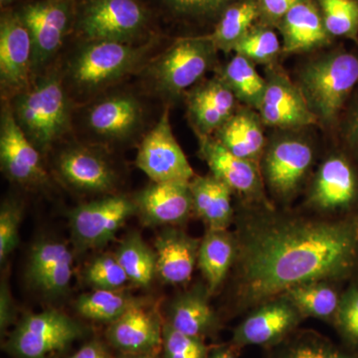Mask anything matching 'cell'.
Listing matches in <instances>:
<instances>
[{"label": "cell", "instance_id": "cell-1", "mask_svg": "<svg viewBox=\"0 0 358 358\" xmlns=\"http://www.w3.org/2000/svg\"><path fill=\"white\" fill-rule=\"evenodd\" d=\"M231 312L248 313L307 282H338L358 262V223L244 204L235 215Z\"/></svg>", "mask_w": 358, "mask_h": 358}, {"label": "cell", "instance_id": "cell-2", "mask_svg": "<svg viewBox=\"0 0 358 358\" xmlns=\"http://www.w3.org/2000/svg\"><path fill=\"white\" fill-rule=\"evenodd\" d=\"M11 110L30 143L45 154L71 124L69 99L56 74L45 75L13 98Z\"/></svg>", "mask_w": 358, "mask_h": 358}, {"label": "cell", "instance_id": "cell-3", "mask_svg": "<svg viewBox=\"0 0 358 358\" xmlns=\"http://www.w3.org/2000/svg\"><path fill=\"white\" fill-rule=\"evenodd\" d=\"M357 83V56L334 50L303 66L296 85L317 122L331 124Z\"/></svg>", "mask_w": 358, "mask_h": 358}, {"label": "cell", "instance_id": "cell-4", "mask_svg": "<svg viewBox=\"0 0 358 358\" xmlns=\"http://www.w3.org/2000/svg\"><path fill=\"white\" fill-rule=\"evenodd\" d=\"M148 49L122 42L86 41L71 60V83L84 93L109 86L136 69Z\"/></svg>", "mask_w": 358, "mask_h": 358}, {"label": "cell", "instance_id": "cell-5", "mask_svg": "<svg viewBox=\"0 0 358 358\" xmlns=\"http://www.w3.org/2000/svg\"><path fill=\"white\" fill-rule=\"evenodd\" d=\"M217 50L209 36L179 39L150 65L148 73L159 92L179 96L208 72Z\"/></svg>", "mask_w": 358, "mask_h": 358}, {"label": "cell", "instance_id": "cell-6", "mask_svg": "<svg viewBox=\"0 0 358 358\" xmlns=\"http://www.w3.org/2000/svg\"><path fill=\"white\" fill-rule=\"evenodd\" d=\"M76 21L86 41L131 43L147 27L148 15L136 0H86Z\"/></svg>", "mask_w": 358, "mask_h": 358}, {"label": "cell", "instance_id": "cell-7", "mask_svg": "<svg viewBox=\"0 0 358 358\" xmlns=\"http://www.w3.org/2000/svg\"><path fill=\"white\" fill-rule=\"evenodd\" d=\"M83 334L78 322L55 310L25 315L6 341L16 358H46L62 352Z\"/></svg>", "mask_w": 358, "mask_h": 358}, {"label": "cell", "instance_id": "cell-8", "mask_svg": "<svg viewBox=\"0 0 358 358\" xmlns=\"http://www.w3.org/2000/svg\"><path fill=\"white\" fill-rule=\"evenodd\" d=\"M315 159L312 143L299 136H282L266 145L260 167L264 182L281 202L296 196Z\"/></svg>", "mask_w": 358, "mask_h": 358}, {"label": "cell", "instance_id": "cell-9", "mask_svg": "<svg viewBox=\"0 0 358 358\" xmlns=\"http://www.w3.org/2000/svg\"><path fill=\"white\" fill-rule=\"evenodd\" d=\"M18 14L32 41L33 75L43 69L62 46L74 21L73 0H37L24 4Z\"/></svg>", "mask_w": 358, "mask_h": 358}, {"label": "cell", "instance_id": "cell-10", "mask_svg": "<svg viewBox=\"0 0 358 358\" xmlns=\"http://www.w3.org/2000/svg\"><path fill=\"white\" fill-rule=\"evenodd\" d=\"M136 214V202L124 195H110L80 205L69 213L73 239L81 250L101 248Z\"/></svg>", "mask_w": 358, "mask_h": 358}, {"label": "cell", "instance_id": "cell-11", "mask_svg": "<svg viewBox=\"0 0 358 358\" xmlns=\"http://www.w3.org/2000/svg\"><path fill=\"white\" fill-rule=\"evenodd\" d=\"M303 320L288 296L282 294L247 313L235 327L230 343L238 350L251 345L271 350L298 331Z\"/></svg>", "mask_w": 358, "mask_h": 358}, {"label": "cell", "instance_id": "cell-12", "mask_svg": "<svg viewBox=\"0 0 358 358\" xmlns=\"http://www.w3.org/2000/svg\"><path fill=\"white\" fill-rule=\"evenodd\" d=\"M136 164L152 182H190L196 176L174 136L169 110L141 141Z\"/></svg>", "mask_w": 358, "mask_h": 358}, {"label": "cell", "instance_id": "cell-13", "mask_svg": "<svg viewBox=\"0 0 358 358\" xmlns=\"http://www.w3.org/2000/svg\"><path fill=\"white\" fill-rule=\"evenodd\" d=\"M195 134L199 138V155L212 176L237 192L244 204L272 205L266 196L260 164L232 154L214 136Z\"/></svg>", "mask_w": 358, "mask_h": 358}, {"label": "cell", "instance_id": "cell-14", "mask_svg": "<svg viewBox=\"0 0 358 358\" xmlns=\"http://www.w3.org/2000/svg\"><path fill=\"white\" fill-rule=\"evenodd\" d=\"M32 41L17 11L0 20V85L2 96H15L32 84Z\"/></svg>", "mask_w": 358, "mask_h": 358}, {"label": "cell", "instance_id": "cell-15", "mask_svg": "<svg viewBox=\"0 0 358 358\" xmlns=\"http://www.w3.org/2000/svg\"><path fill=\"white\" fill-rule=\"evenodd\" d=\"M258 110L263 124L272 128L296 129L319 122L298 85L274 67L268 68Z\"/></svg>", "mask_w": 358, "mask_h": 358}, {"label": "cell", "instance_id": "cell-16", "mask_svg": "<svg viewBox=\"0 0 358 358\" xmlns=\"http://www.w3.org/2000/svg\"><path fill=\"white\" fill-rule=\"evenodd\" d=\"M0 162L4 176L17 185L32 187L46 181L39 150L28 140L7 105L2 108L0 120Z\"/></svg>", "mask_w": 358, "mask_h": 358}, {"label": "cell", "instance_id": "cell-17", "mask_svg": "<svg viewBox=\"0 0 358 358\" xmlns=\"http://www.w3.org/2000/svg\"><path fill=\"white\" fill-rule=\"evenodd\" d=\"M357 178L350 162L341 155H331L320 164L307 196L308 208L326 216L341 211L355 201Z\"/></svg>", "mask_w": 358, "mask_h": 358}, {"label": "cell", "instance_id": "cell-18", "mask_svg": "<svg viewBox=\"0 0 358 358\" xmlns=\"http://www.w3.org/2000/svg\"><path fill=\"white\" fill-rule=\"evenodd\" d=\"M73 275L72 252L58 240H40L33 245L26 268V280L33 289L49 298L63 296Z\"/></svg>", "mask_w": 358, "mask_h": 358}, {"label": "cell", "instance_id": "cell-19", "mask_svg": "<svg viewBox=\"0 0 358 358\" xmlns=\"http://www.w3.org/2000/svg\"><path fill=\"white\" fill-rule=\"evenodd\" d=\"M138 214L150 226H178L194 211L189 182H152L134 199Z\"/></svg>", "mask_w": 358, "mask_h": 358}, {"label": "cell", "instance_id": "cell-20", "mask_svg": "<svg viewBox=\"0 0 358 358\" xmlns=\"http://www.w3.org/2000/svg\"><path fill=\"white\" fill-rule=\"evenodd\" d=\"M56 169L65 182L84 192H109L117 183V176L109 160L92 148H66L58 155Z\"/></svg>", "mask_w": 358, "mask_h": 358}, {"label": "cell", "instance_id": "cell-21", "mask_svg": "<svg viewBox=\"0 0 358 358\" xmlns=\"http://www.w3.org/2000/svg\"><path fill=\"white\" fill-rule=\"evenodd\" d=\"M237 98L220 76L202 82L186 95L195 133L215 134L236 110Z\"/></svg>", "mask_w": 358, "mask_h": 358}, {"label": "cell", "instance_id": "cell-22", "mask_svg": "<svg viewBox=\"0 0 358 358\" xmlns=\"http://www.w3.org/2000/svg\"><path fill=\"white\" fill-rule=\"evenodd\" d=\"M200 242L178 226L164 227L155 242L157 275L160 281L169 285L189 282L199 260Z\"/></svg>", "mask_w": 358, "mask_h": 358}, {"label": "cell", "instance_id": "cell-23", "mask_svg": "<svg viewBox=\"0 0 358 358\" xmlns=\"http://www.w3.org/2000/svg\"><path fill=\"white\" fill-rule=\"evenodd\" d=\"M162 329L157 313L141 303L110 322L108 338L115 348L129 355L155 353L162 346Z\"/></svg>", "mask_w": 358, "mask_h": 358}, {"label": "cell", "instance_id": "cell-24", "mask_svg": "<svg viewBox=\"0 0 358 358\" xmlns=\"http://www.w3.org/2000/svg\"><path fill=\"white\" fill-rule=\"evenodd\" d=\"M143 112L134 96L119 94L92 106L87 114L89 129L106 141H124L141 129Z\"/></svg>", "mask_w": 358, "mask_h": 358}, {"label": "cell", "instance_id": "cell-25", "mask_svg": "<svg viewBox=\"0 0 358 358\" xmlns=\"http://www.w3.org/2000/svg\"><path fill=\"white\" fill-rule=\"evenodd\" d=\"M210 296L206 285L201 284L178 294L167 310V324L194 338H214L220 331L221 320L209 303Z\"/></svg>", "mask_w": 358, "mask_h": 358}, {"label": "cell", "instance_id": "cell-26", "mask_svg": "<svg viewBox=\"0 0 358 358\" xmlns=\"http://www.w3.org/2000/svg\"><path fill=\"white\" fill-rule=\"evenodd\" d=\"M282 51L301 53L320 48L331 39L315 0H296L277 24Z\"/></svg>", "mask_w": 358, "mask_h": 358}, {"label": "cell", "instance_id": "cell-27", "mask_svg": "<svg viewBox=\"0 0 358 358\" xmlns=\"http://www.w3.org/2000/svg\"><path fill=\"white\" fill-rule=\"evenodd\" d=\"M194 211L207 230H229L234 222L232 190L214 176H195L189 182Z\"/></svg>", "mask_w": 358, "mask_h": 358}, {"label": "cell", "instance_id": "cell-28", "mask_svg": "<svg viewBox=\"0 0 358 358\" xmlns=\"http://www.w3.org/2000/svg\"><path fill=\"white\" fill-rule=\"evenodd\" d=\"M263 124L260 115L247 107L235 112L214 138L232 154L260 164L267 145Z\"/></svg>", "mask_w": 358, "mask_h": 358}, {"label": "cell", "instance_id": "cell-29", "mask_svg": "<svg viewBox=\"0 0 358 358\" xmlns=\"http://www.w3.org/2000/svg\"><path fill=\"white\" fill-rule=\"evenodd\" d=\"M236 252L234 233L229 230H207L200 242L197 265L211 296L227 279L234 265Z\"/></svg>", "mask_w": 358, "mask_h": 358}, {"label": "cell", "instance_id": "cell-30", "mask_svg": "<svg viewBox=\"0 0 358 358\" xmlns=\"http://www.w3.org/2000/svg\"><path fill=\"white\" fill-rule=\"evenodd\" d=\"M336 282L317 281L294 287L285 293L303 317H313L334 324L343 294Z\"/></svg>", "mask_w": 358, "mask_h": 358}, {"label": "cell", "instance_id": "cell-31", "mask_svg": "<svg viewBox=\"0 0 358 358\" xmlns=\"http://www.w3.org/2000/svg\"><path fill=\"white\" fill-rule=\"evenodd\" d=\"M259 20L258 0H236L220 13L214 31L209 37L218 50L233 51L235 45Z\"/></svg>", "mask_w": 358, "mask_h": 358}, {"label": "cell", "instance_id": "cell-32", "mask_svg": "<svg viewBox=\"0 0 358 358\" xmlns=\"http://www.w3.org/2000/svg\"><path fill=\"white\" fill-rule=\"evenodd\" d=\"M134 286L148 288L157 275V256L141 235L131 232L124 237L115 253Z\"/></svg>", "mask_w": 358, "mask_h": 358}, {"label": "cell", "instance_id": "cell-33", "mask_svg": "<svg viewBox=\"0 0 358 358\" xmlns=\"http://www.w3.org/2000/svg\"><path fill=\"white\" fill-rule=\"evenodd\" d=\"M268 358H358L317 331H296L271 348Z\"/></svg>", "mask_w": 358, "mask_h": 358}, {"label": "cell", "instance_id": "cell-34", "mask_svg": "<svg viewBox=\"0 0 358 358\" xmlns=\"http://www.w3.org/2000/svg\"><path fill=\"white\" fill-rule=\"evenodd\" d=\"M145 303L121 289H98L82 294L77 300V312L86 319L113 322L134 306Z\"/></svg>", "mask_w": 358, "mask_h": 358}, {"label": "cell", "instance_id": "cell-35", "mask_svg": "<svg viewBox=\"0 0 358 358\" xmlns=\"http://www.w3.org/2000/svg\"><path fill=\"white\" fill-rule=\"evenodd\" d=\"M220 77L237 100L258 110L265 93L266 79L257 72L252 61L236 54L224 67Z\"/></svg>", "mask_w": 358, "mask_h": 358}, {"label": "cell", "instance_id": "cell-36", "mask_svg": "<svg viewBox=\"0 0 358 358\" xmlns=\"http://www.w3.org/2000/svg\"><path fill=\"white\" fill-rule=\"evenodd\" d=\"M281 42L273 26L258 23L235 45L233 51L255 64H270L281 51Z\"/></svg>", "mask_w": 358, "mask_h": 358}, {"label": "cell", "instance_id": "cell-37", "mask_svg": "<svg viewBox=\"0 0 358 358\" xmlns=\"http://www.w3.org/2000/svg\"><path fill=\"white\" fill-rule=\"evenodd\" d=\"M331 37L358 39V0H315Z\"/></svg>", "mask_w": 358, "mask_h": 358}, {"label": "cell", "instance_id": "cell-38", "mask_svg": "<svg viewBox=\"0 0 358 358\" xmlns=\"http://www.w3.org/2000/svg\"><path fill=\"white\" fill-rule=\"evenodd\" d=\"M85 281L98 289H121L128 275L115 255L105 254L92 261L84 273Z\"/></svg>", "mask_w": 358, "mask_h": 358}, {"label": "cell", "instance_id": "cell-39", "mask_svg": "<svg viewBox=\"0 0 358 358\" xmlns=\"http://www.w3.org/2000/svg\"><path fill=\"white\" fill-rule=\"evenodd\" d=\"M162 348L164 358H208L210 350L204 339L180 333L167 322L162 329Z\"/></svg>", "mask_w": 358, "mask_h": 358}, {"label": "cell", "instance_id": "cell-40", "mask_svg": "<svg viewBox=\"0 0 358 358\" xmlns=\"http://www.w3.org/2000/svg\"><path fill=\"white\" fill-rule=\"evenodd\" d=\"M23 207L16 200L4 201L0 209V262H6L20 242Z\"/></svg>", "mask_w": 358, "mask_h": 358}, {"label": "cell", "instance_id": "cell-41", "mask_svg": "<svg viewBox=\"0 0 358 358\" xmlns=\"http://www.w3.org/2000/svg\"><path fill=\"white\" fill-rule=\"evenodd\" d=\"M334 326L341 338L352 346H358V289L352 288L341 296Z\"/></svg>", "mask_w": 358, "mask_h": 358}, {"label": "cell", "instance_id": "cell-42", "mask_svg": "<svg viewBox=\"0 0 358 358\" xmlns=\"http://www.w3.org/2000/svg\"><path fill=\"white\" fill-rule=\"evenodd\" d=\"M296 1V0H258L260 22L275 27Z\"/></svg>", "mask_w": 358, "mask_h": 358}, {"label": "cell", "instance_id": "cell-43", "mask_svg": "<svg viewBox=\"0 0 358 358\" xmlns=\"http://www.w3.org/2000/svg\"><path fill=\"white\" fill-rule=\"evenodd\" d=\"M345 138L348 147L358 157V92L352 100L345 122Z\"/></svg>", "mask_w": 358, "mask_h": 358}, {"label": "cell", "instance_id": "cell-44", "mask_svg": "<svg viewBox=\"0 0 358 358\" xmlns=\"http://www.w3.org/2000/svg\"><path fill=\"white\" fill-rule=\"evenodd\" d=\"M15 313V305H14L10 289L7 282L3 281L0 288V329L2 334L13 324Z\"/></svg>", "mask_w": 358, "mask_h": 358}, {"label": "cell", "instance_id": "cell-45", "mask_svg": "<svg viewBox=\"0 0 358 358\" xmlns=\"http://www.w3.org/2000/svg\"><path fill=\"white\" fill-rule=\"evenodd\" d=\"M176 13L207 16L206 0H166Z\"/></svg>", "mask_w": 358, "mask_h": 358}, {"label": "cell", "instance_id": "cell-46", "mask_svg": "<svg viewBox=\"0 0 358 358\" xmlns=\"http://www.w3.org/2000/svg\"><path fill=\"white\" fill-rule=\"evenodd\" d=\"M71 358H112L110 353L96 341L87 343Z\"/></svg>", "mask_w": 358, "mask_h": 358}, {"label": "cell", "instance_id": "cell-47", "mask_svg": "<svg viewBox=\"0 0 358 358\" xmlns=\"http://www.w3.org/2000/svg\"><path fill=\"white\" fill-rule=\"evenodd\" d=\"M238 350H240L231 343L214 346L209 350L208 358H238Z\"/></svg>", "mask_w": 358, "mask_h": 358}, {"label": "cell", "instance_id": "cell-48", "mask_svg": "<svg viewBox=\"0 0 358 358\" xmlns=\"http://www.w3.org/2000/svg\"><path fill=\"white\" fill-rule=\"evenodd\" d=\"M236 0H206L207 16L220 15L224 9Z\"/></svg>", "mask_w": 358, "mask_h": 358}, {"label": "cell", "instance_id": "cell-49", "mask_svg": "<svg viewBox=\"0 0 358 358\" xmlns=\"http://www.w3.org/2000/svg\"><path fill=\"white\" fill-rule=\"evenodd\" d=\"M124 358H159L155 353H136V355H129Z\"/></svg>", "mask_w": 358, "mask_h": 358}, {"label": "cell", "instance_id": "cell-50", "mask_svg": "<svg viewBox=\"0 0 358 358\" xmlns=\"http://www.w3.org/2000/svg\"><path fill=\"white\" fill-rule=\"evenodd\" d=\"M13 1V0H0V3H1V6H6V4L9 3V2Z\"/></svg>", "mask_w": 358, "mask_h": 358}]
</instances>
